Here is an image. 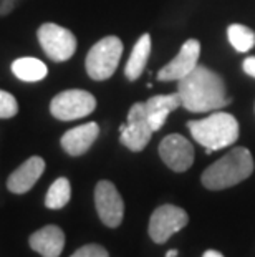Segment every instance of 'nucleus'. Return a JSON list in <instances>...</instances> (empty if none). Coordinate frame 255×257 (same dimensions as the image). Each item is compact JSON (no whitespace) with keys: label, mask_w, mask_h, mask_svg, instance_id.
<instances>
[{"label":"nucleus","mask_w":255,"mask_h":257,"mask_svg":"<svg viewBox=\"0 0 255 257\" xmlns=\"http://www.w3.org/2000/svg\"><path fill=\"white\" fill-rule=\"evenodd\" d=\"M187 128L192 138L205 148L207 155L212 151L224 150L238 140L237 118L224 111H215L202 119H192L187 123Z\"/></svg>","instance_id":"nucleus-3"},{"label":"nucleus","mask_w":255,"mask_h":257,"mask_svg":"<svg viewBox=\"0 0 255 257\" xmlns=\"http://www.w3.org/2000/svg\"><path fill=\"white\" fill-rule=\"evenodd\" d=\"M149 55H151V35L143 34L138 38V42L134 43L131 55H129L126 67H124V75H126V78L129 81H136L143 75L146 65H148Z\"/></svg>","instance_id":"nucleus-16"},{"label":"nucleus","mask_w":255,"mask_h":257,"mask_svg":"<svg viewBox=\"0 0 255 257\" xmlns=\"http://www.w3.org/2000/svg\"><path fill=\"white\" fill-rule=\"evenodd\" d=\"M12 73L17 76L20 81L35 83V81L45 80V76L48 75V68L39 58L22 57L12 62Z\"/></svg>","instance_id":"nucleus-17"},{"label":"nucleus","mask_w":255,"mask_h":257,"mask_svg":"<svg viewBox=\"0 0 255 257\" xmlns=\"http://www.w3.org/2000/svg\"><path fill=\"white\" fill-rule=\"evenodd\" d=\"M202 257H224L222 255L219 250H214V249H209V250H205V252L202 254Z\"/></svg>","instance_id":"nucleus-24"},{"label":"nucleus","mask_w":255,"mask_h":257,"mask_svg":"<svg viewBox=\"0 0 255 257\" xmlns=\"http://www.w3.org/2000/svg\"><path fill=\"white\" fill-rule=\"evenodd\" d=\"M95 207L106 227H119L124 217V201L111 181L103 179L95 188Z\"/></svg>","instance_id":"nucleus-9"},{"label":"nucleus","mask_w":255,"mask_h":257,"mask_svg":"<svg viewBox=\"0 0 255 257\" xmlns=\"http://www.w3.org/2000/svg\"><path fill=\"white\" fill-rule=\"evenodd\" d=\"M96 110V98L86 90H63L50 101V113L60 121H75Z\"/></svg>","instance_id":"nucleus-6"},{"label":"nucleus","mask_w":255,"mask_h":257,"mask_svg":"<svg viewBox=\"0 0 255 257\" xmlns=\"http://www.w3.org/2000/svg\"><path fill=\"white\" fill-rule=\"evenodd\" d=\"M159 156L174 173H184L194 163V146L182 135H167L159 143Z\"/></svg>","instance_id":"nucleus-10"},{"label":"nucleus","mask_w":255,"mask_h":257,"mask_svg":"<svg viewBox=\"0 0 255 257\" xmlns=\"http://www.w3.org/2000/svg\"><path fill=\"white\" fill-rule=\"evenodd\" d=\"M17 0H0V17H5L14 10Z\"/></svg>","instance_id":"nucleus-22"},{"label":"nucleus","mask_w":255,"mask_h":257,"mask_svg":"<svg viewBox=\"0 0 255 257\" xmlns=\"http://www.w3.org/2000/svg\"><path fill=\"white\" fill-rule=\"evenodd\" d=\"M29 244L42 257H60L65 247V232L55 224H48L32 234Z\"/></svg>","instance_id":"nucleus-14"},{"label":"nucleus","mask_w":255,"mask_h":257,"mask_svg":"<svg viewBox=\"0 0 255 257\" xmlns=\"http://www.w3.org/2000/svg\"><path fill=\"white\" fill-rule=\"evenodd\" d=\"M98 135H100L98 123L90 121V123L80 124L77 128L68 130L67 133L62 136V140H60V145H62L63 151L67 153V155L77 158V156L85 155V153L93 146L96 138H98Z\"/></svg>","instance_id":"nucleus-13"},{"label":"nucleus","mask_w":255,"mask_h":257,"mask_svg":"<svg viewBox=\"0 0 255 257\" xmlns=\"http://www.w3.org/2000/svg\"><path fill=\"white\" fill-rule=\"evenodd\" d=\"M253 168L255 165L250 151L238 146L205 168L200 176V183L209 191H222L245 181L253 173Z\"/></svg>","instance_id":"nucleus-2"},{"label":"nucleus","mask_w":255,"mask_h":257,"mask_svg":"<svg viewBox=\"0 0 255 257\" xmlns=\"http://www.w3.org/2000/svg\"><path fill=\"white\" fill-rule=\"evenodd\" d=\"M123 55V42L115 35L103 37L90 48L85 60L86 73L91 80L103 81L115 75Z\"/></svg>","instance_id":"nucleus-4"},{"label":"nucleus","mask_w":255,"mask_h":257,"mask_svg":"<svg viewBox=\"0 0 255 257\" xmlns=\"http://www.w3.org/2000/svg\"><path fill=\"white\" fill-rule=\"evenodd\" d=\"M19 113V101L12 93L0 90V119H10Z\"/></svg>","instance_id":"nucleus-20"},{"label":"nucleus","mask_w":255,"mask_h":257,"mask_svg":"<svg viewBox=\"0 0 255 257\" xmlns=\"http://www.w3.org/2000/svg\"><path fill=\"white\" fill-rule=\"evenodd\" d=\"M166 257H177V250L176 249H171L166 252Z\"/></svg>","instance_id":"nucleus-25"},{"label":"nucleus","mask_w":255,"mask_h":257,"mask_svg":"<svg viewBox=\"0 0 255 257\" xmlns=\"http://www.w3.org/2000/svg\"><path fill=\"white\" fill-rule=\"evenodd\" d=\"M199 57H200L199 40H196V38H189V40L181 47V50H179L177 55L157 72V80L159 81L182 80L184 76H187L199 65Z\"/></svg>","instance_id":"nucleus-11"},{"label":"nucleus","mask_w":255,"mask_h":257,"mask_svg":"<svg viewBox=\"0 0 255 257\" xmlns=\"http://www.w3.org/2000/svg\"><path fill=\"white\" fill-rule=\"evenodd\" d=\"M227 38H229V43L234 47L235 52L245 53L255 47V32L252 29H248L247 25L242 24L229 25V29H227Z\"/></svg>","instance_id":"nucleus-19"},{"label":"nucleus","mask_w":255,"mask_h":257,"mask_svg":"<svg viewBox=\"0 0 255 257\" xmlns=\"http://www.w3.org/2000/svg\"><path fill=\"white\" fill-rule=\"evenodd\" d=\"M72 198V184L67 178H58L57 181L48 188L45 196V206L48 209H63Z\"/></svg>","instance_id":"nucleus-18"},{"label":"nucleus","mask_w":255,"mask_h":257,"mask_svg":"<svg viewBox=\"0 0 255 257\" xmlns=\"http://www.w3.org/2000/svg\"><path fill=\"white\" fill-rule=\"evenodd\" d=\"M72 257H110V254L100 244H86L83 247L75 250Z\"/></svg>","instance_id":"nucleus-21"},{"label":"nucleus","mask_w":255,"mask_h":257,"mask_svg":"<svg viewBox=\"0 0 255 257\" xmlns=\"http://www.w3.org/2000/svg\"><path fill=\"white\" fill-rule=\"evenodd\" d=\"M242 68L248 76H253L255 78V57H248V58L243 60Z\"/></svg>","instance_id":"nucleus-23"},{"label":"nucleus","mask_w":255,"mask_h":257,"mask_svg":"<svg viewBox=\"0 0 255 257\" xmlns=\"http://www.w3.org/2000/svg\"><path fill=\"white\" fill-rule=\"evenodd\" d=\"M37 38L45 55L55 63L67 62L77 52L78 43L73 32L53 22L42 24L40 29L37 30Z\"/></svg>","instance_id":"nucleus-5"},{"label":"nucleus","mask_w":255,"mask_h":257,"mask_svg":"<svg viewBox=\"0 0 255 257\" xmlns=\"http://www.w3.org/2000/svg\"><path fill=\"white\" fill-rule=\"evenodd\" d=\"M45 171V160L40 156H32L10 174L7 179V189L14 194H25L34 188Z\"/></svg>","instance_id":"nucleus-12"},{"label":"nucleus","mask_w":255,"mask_h":257,"mask_svg":"<svg viewBox=\"0 0 255 257\" xmlns=\"http://www.w3.org/2000/svg\"><path fill=\"white\" fill-rule=\"evenodd\" d=\"M153 128L149 124L144 103H134L128 111L126 123L119 126V141L129 151H143L153 138Z\"/></svg>","instance_id":"nucleus-7"},{"label":"nucleus","mask_w":255,"mask_h":257,"mask_svg":"<svg viewBox=\"0 0 255 257\" xmlns=\"http://www.w3.org/2000/svg\"><path fill=\"white\" fill-rule=\"evenodd\" d=\"M177 83L181 106L191 113L215 111L230 103L222 76L202 65H197Z\"/></svg>","instance_id":"nucleus-1"},{"label":"nucleus","mask_w":255,"mask_h":257,"mask_svg":"<svg viewBox=\"0 0 255 257\" xmlns=\"http://www.w3.org/2000/svg\"><path fill=\"white\" fill-rule=\"evenodd\" d=\"M187 222L189 216L182 207L174 204H162L156 207L154 212L151 214L148 234L153 242L164 244L166 240H169L172 234H176L182 227H186Z\"/></svg>","instance_id":"nucleus-8"},{"label":"nucleus","mask_w":255,"mask_h":257,"mask_svg":"<svg viewBox=\"0 0 255 257\" xmlns=\"http://www.w3.org/2000/svg\"><path fill=\"white\" fill-rule=\"evenodd\" d=\"M144 105L151 128L153 131H159L164 126L167 116L181 106V98H179L177 91L171 93V95H156L151 96Z\"/></svg>","instance_id":"nucleus-15"}]
</instances>
